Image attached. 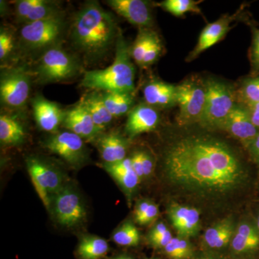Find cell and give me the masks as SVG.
Instances as JSON below:
<instances>
[{"mask_svg":"<svg viewBox=\"0 0 259 259\" xmlns=\"http://www.w3.org/2000/svg\"><path fill=\"white\" fill-rule=\"evenodd\" d=\"M105 259H134L131 255H120L117 256L111 257V258H106Z\"/></svg>","mask_w":259,"mask_h":259,"instance_id":"ee69618b","label":"cell"},{"mask_svg":"<svg viewBox=\"0 0 259 259\" xmlns=\"http://www.w3.org/2000/svg\"><path fill=\"white\" fill-rule=\"evenodd\" d=\"M104 168L117 182L130 200L141 182L133 168L131 158H126L117 163H105Z\"/></svg>","mask_w":259,"mask_h":259,"instance_id":"603a6c76","label":"cell"},{"mask_svg":"<svg viewBox=\"0 0 259 259\" xmlns=\"http://www.w3.org/2000/svg\"><path fill=\"white\" fill-rule=\"evenodd\" d=\"M205 87V107L199 124L204 128L223 130L236 105V95L231 87L218 80H207Z\"/></svg>","mask_w":259,"mask_h":259,"instance_id":"52a82bcc","label":"cell"},{"mask_svg":"<svg viewBox=\"0 0 259 259\" xmlns=\"http://www.w3.org/2000/svg\"><path fill=\"white\" fill-rule=\"evenodd\" d=\"M240 104L245 107L259 102V74L251 75L243 80L238 95Z\"/></svg>","mask_w":259,"mask_h":259,"instance_id":"1f68e13d","label":"cell"},{"mask_svg":"<svg viewBox=\"0 0 259 259\" xmlns=\"http://www.w3.org/2000/svg\"><path fill=\"white\" fill-rule=\"evenodd\" d=\"M191 259H233L228 253H214V252L197 250Z\"/></svg>","mask_w":259,"mask_h":259,"instance_id":"f35d334b","label":"cell"},{"mask_svg":"<svg viewBox=\"0 0 259 259\" xmlns=\"http://www.w3.org/2000/svg\"><path fill=\"white\" fill-rule=\"evenodd\" d=\"M250 259H256V258H250Z\"/></svg>","mask_w":259,"mask_h":259,"instance_id":"7dc6e473","label":"cell"},{"mask_svg":"<svg viewBox=\"0 0 259 259\" xmlns=\"http://www.w3.org/2000/svg\"><path fill=\"white\" fill-rule=\"evenodd\" d=\"M62 125L84 141H95L101 134L86 107L80 101L65 112Z\"/></svg>","mask_w":259,"mask_h":259,"instance_id":"d6986e66","label":"cell"},{"mask_svg":"<svg viewBox=\"0 0 259 259\" xmlns=\"http://www.w3.org/2000/svg\"><path fill=\"white\" fill-rule=\"evenodd\" d=\"M14 11L16 22L22 25L64 14L60 2L52 0H19Z\"/></svg>","mask_w":259,"mask_h":259,"instance_id":"4fadbf2b","label":"cell"},{"mask_svg":"<svg viewBox=\"0 0 259 259\" xmlns=\"http://www.w3.org/2000/svg\"><path fill=\"white\" fill-rule=\"evenodd\" d=\"M32 113L37 127L41 131L54 134L64 121L65 110L56 102L37 95L31 101Z\"/></svg>","mask_w":259,"mask_h":259,"instance_id":"ac0fdd59","label":"cell"},{"mask_svg":"<svg viewBox=\"0 0 259 259\" xmlns=\"http://www.w3.org/2000/svg\"><path fill=\"white\" fill-rule=\"evenodd\" d=\"M81 71L79 58L59 46L40 56L32 74L37 83L48 84L69 81L76 77Z\"/></svg>","mask_w":259,"mask_h":259,"instance_id":"5b68a950","label":"cell"},{"mask_svg":"<svg viewBox=\"0 0 259 259\" xmlns=\"http://www.w3.org/2000/svg\"><path fill=\"white\" fill-rule=\"evenodd\" d=\"M172 190L199 205L218 207L246 188L250 174L230 145L210 135L189 134L175 140L162 160Z\"/></svg>","mask_w":259,"mask_h":259,"instance_id":"6da1fadb","label":"cell"},{"mask_svg":"<svg viewBox=\"0 0 259 259\" xmlns=\"http://www.w3.org/2000/svg\"><path fill=\"white\" fill-rule=\"evenodd\" d=\"M95 141L105 163H117L127 158L128 140L118 131L102 133Z\"/></svg>","mask_w":259,"mask_h":259,"instance_id":"44dd1931","label":"cell"},{"mask_svg":"<svg viewBox=\"0 0 259 259\" xmlns=\"http://www.w3.org/2000/svg\"><path fill=\"white\" fill-rule=\"evenodd\" d=\"M162 51V44L159 36L156 37L144 56L141 67H147L156 63L159 59Z\"/></svg>","mask_w":259,"mask_h":259,"instance_id":"d590c367","label":"cell"},{"mask_svg":"<svg viewBox=\"0 0 259 259\" xmlns=\"http://www.w3.org/2000/svg\"><path fill=\"white\" fill-rule=\"evenodd\" d=\"M102 95L105 106L114 118L128 115L134 107L133 94L102 92Z\"/></svg>","mask_w":259,"mask_h":259,"instance_id":"4316f807","label":"cell"},{"mask_svg":"<svg viewBox=\"0 0 259 259\" xmlns=\"http://www.w3.org/2000/svg\"><path fill=\"white\" fill-rule=\"evenodd\" d=\"M120 29L110 12L97 1H88L75 13L68 31L74 50L85 62L95 64L115 49Z\"/></svg>","mask_w":259,"mask_h":259,"instance_id":"7a4b0ae2","label":"cell"},{"mask_svg":"<svg viewBox=\"0 0 259 259\" xmlns=\"http://www.w3.org/2000/svg\"><path fill=\"white\" fill-rule=\"evenodd\" d=\"M110 246L106 240L97 236H85L81 238L76 254L79 259H102L106 256Z\"/></svg>","mask_w":259,"mask_h":259,"instance_id":"83f0119b","label":"cell"},{"mask_svg":"<svg viewBox=\"0 0 259 259\" xmlns=\"http://www.w3.org/2000/svg\"><path fill=\"white\" fill-rule=\"evenodd\" d=\"M67 25L64 14L22 25L18 47L29 55L41 56L49 49L61 46Z\"/></svg>","mask_w":259,"mask_h":259,"instance_id":"277c9868","label":"cell"},{"mask_svg":"<svg viewBox=\"0 0 259 259\" xmlns=\"http://www.w3.org/2000/svg\"><path fill=\"white\" fill-rule=\"evenodd\" d=\"M252 32L251 45H250L248 58H249L251 75L259 74V28L255 25H250Z\"/></svg>","mask_w":259,"mask_h":259,"instance_id":"e575fe53","label":"cell"},{"mask_svg":"<svg viewBox=\"0 0 259 259\" xmlns=\"http://www.w3.org/2000/svg\"><path fill=\"white\" fill-rule=\"evenodd\" d=\"M246 150L252 161L259 166V134Z\"/></svg>","mask_w":259,"mask_h":259,"instance_id":"60d3db41","label":"cell"},{"mask_svg":"<svg viewBox=\"0 0 259 259\" xmlns=\"http://www.w3.org/2000/svg\"><path fill=\"white\" fill-rule=\"evenodd\" d=\"M18 47L15 32L9 28L0 29V62L2 68L6 67L11 62Z\"/></svg>","mask_w":259,"mask_h":259,"instance_id":"4dcf8cb0","label":"cell"},{"mask_svg":"<svg viewBox=\"0 0 259 259\" xmlns=\"http://www.w3.org/2000/svg\"><path fill=\"white\" fill-rule=\"evenodd\" d=\"M167 212L178 236L190 239L198 234L200 230L201 214L197 207L173 202L168 206Z\"/></svg>","mask_w":259,"mask_h":259,"instance_id":"2e32d148","label":"cell"},{"mask_svg":"<svg viewBox=\"0 0 259 259\" xmlns=\"http://www.w3.org/2000/svg\"><path fill=\"white\" fill-rule=\"evenodd\" d=\"M223 130L241 142L245 149L259 134V130L252 122L248 108L240 103H237L232 110Z\"/></svg>","mask_w":259,"mask_h":259,"instance_id":"5bb4252c","label":"cell"},{"mask_svg":"<svg viewBox=\"0 0 259 259\" xmlns=\"http://www.w3.org/2000/svg\"><path fill=\"white\" fill-rule=\"evenodd\" d=\"M162 251L168 259H191L197 250L190 239L177 236L172 238Z\"/></svg>","mask_w":259,"mask_h":259,"instance_id":"f546056e","label":"cell"},{"mask_svg":"<svg viewBox=\"0 0 259 259\" xmlns=\"http://www.w3.org/2000/svg\"><path fill=\"white\" fill-rule=\"evenodd\" d=\"M79 101L86 107L99 131L101 134L105 133L111 125L114 117L105 106L102 92L92 90L83 95Z\"/></svg>","mask_w":259,"mask_h":259,"instance_id":"d4e9b609","label":"cell"},{"mask_svg":"<svg viewBox=\"0 0 259 259\" xmlns=\"http://www.w3.org/2000/svg\"><path fill=\"white\" fill-rule=\"evenodd\" d=\"M158 34L151 28H140L136 40L130 47L131 58L139 66H142L144 56Z\"/></svg>","mask_w":259,"mask_h":259,"instance_id":"f1b7e54d","label":"cell"},{"mask_svg":"<svg viewBox=\"0 0 259 259\" xmlns=\"http://www.w3.org/2000/svg\"><path fill=\"white\" fill-rule=\"evenodd\" d=\"M205 83L186 80L176 86V105L180 111L177 122L181 125L199 123L206 102Z\"/></svg>","mask_w":259,"mask_h":259,"instance_id":"ba28073f","label":"cell"},{"mask_svg":"<svg viewBox=\"0 0 259 259\" xmlns=\"http://www.w3.org/2000/svg\"><path fill=\"white\" fill-rule=\"evenodd\" d=\"M0 100L2 106L10 111H20L30 97L32 71L26 65L1 68Z\"/></svg>","mask_w":259,"mask_h":259,"instance_id":"8992f818","label":"cell"},{"mask_svg":"<svg viewBox=\"0 0 259 259\" xmlns=\"http://www.w3.org/2000/svg\"><path fill=\"white\" fill-rule=\"evenodd\" d=\"M169 231V230L168 229V228H167L164 223L162 222L156 223L152 229H151V231L148 233V241L164 236L165 234H166Z\"/></svg>","mask_w":259,"mask_h":259,"instance_id":"ab89813d","label":"cell"},{"mask_svg":"<svg viewBox=\"0 0 259 259\" xmlns=\"http://www.w3.org/2000/svg\"><path fill=\"white\" fill-rule=\"evenodd\" d=\"M158 214H159L158 206L154 202H151L144 214L139 219L136 220V222L139 223L141 226H146V225L154 222L157 219Z\"/></svg>","mask_w":259,"mask_h":259,"instance_id":"8d00e7d4","label":"cell"},{"mask_svg":"<svg viewBox=\"0 0 259 259\" xmlns=\"http://www.w3.org/2000/svg\"><path fill=\"white\" fill-rule=\"evenodd\" d=\"M140 158H141V164H142L143 171L145 178L151 176L154 168V162L153 158L150 153L144 151H139Z\"/></svg>","mask_w":259,"mask_h":259,"instance_id":"74e56055","label":"cell"},{"mask_svg":"<svg viewBox=\"0 0 259 259\" xmlns=\"http://www.w3.org/2000/svg\"><path fill=\"white\" fill-rule=\"evenodd\" d=\"M29 175L37 194L47 209H51V198L65 187L60 172L42 158L30 156L26 159Z\"/></svg>","mask_w":259,"mask_h":259,"instance_id":"9c48e42d","label":"cell"},{"mask_svg":"<svg viewBox=\"0 0 259 259\" xmlns=\"http://www.w3.org/2000/svg\"><path fill=\"white\" fill-rule=\"evenodd\" d=\"M106 4L128 23L140 28H151V6L144 0H107Z\"/></svg>","mask_w":259,"mask_h":259,"instance_id":"9a60e30c","label":"cell"},{"mask_svg":"<svg viewBox=\"0 0 259 259\" xmlns=\"http://www.w3.org/2000/svg\"><path fill=\"white\" fill-rule=\"evenodd\" d=\"M145 102L155 107H170L176 105V86L158 80H153L145 85Z\"/></svg>","mask_w":259,"mask_h":259,"instance_id":"cb8c5ba5","label":"cell"},{"mask_svg":"<svg viewBox=\"0 0 259 259\" xmlns=\"http://www.w3.org/2000/svg\"><path fill=\"white\" fill-rule=\"evenodd\" d=\"M236 226L234 220L231 218H225L212 225L202 236L200 250L228 254Z\"/></svg>","mask_w":259,"mask_h":259,"instance_id":"e0dca14e","label":"cell"},{"mask_svg":"<svg viewBox=\"0 0 259 259\" xmlns=\"http://www.w3.org/2000/svg\"><path fill=\"white\" fill-rule=\"evenodd\" d=\"M44 146L74 168L83 166L89 159L84 140L69 131L51 134L44 140Z\"/></svg>","mask_w":259,"mask_h":259,"instance_id":"30bf717a","label":"cell"},{"mask_svg":"<svg viewBox=\"0 0 259 259\" xmlns=\"http://www.w3.org/2000/svg\"><path fill=\"white\" fill-rule=\"evenodd\" d=\"M112 239L121 246L136 247L139 244L141 236L136 226L128 221L119 227L114 233Z\"/></svg>","mask_w":259,"mask_h":259,"instance_id":"d6a6232c","label":"cell"},{"mask_svg":"<svg viewBox=\"0 0 259 259\" xmlns=\"http://www.w3.org/2000/svg\"><path fill=\"white\" fill-rule=\"evenodd\" d=\"M258 252L259 231L255 221L244 220L237 225L228 254L233 259H250Z\"/></svg>","mask_w":259,"mask_h":259,"instance_id":"7c38bea8","label":"cell"},{"mask_svg":"<svg viewBox=\"0 0 259 259\" xmlns=\"http://www.w3.org/2000/svg\"><path fill=\"white\" fill-rule=\"evenodd\" d=\"M159 122L160 114L157 109L146 102L140 103L134 106L127 115L125 134L130 139H134L144 133L154 131Z\"/></svg>","mask_w":259,"mask_h":259,"instance_id":"ffe728a7","label":"cell"},{"mask_svg":"<svg viewBox=\"0 0 259 259\" xmlns=\"http://www.w3.org/2000/svg\"><path fill=\"white\" fill-rule=\"evenodd\" d=\"M26 139V130L20 117L15 114L0 115V142L4 146H18Z\"/></svg>","mask_w":259,"mask_h":259,"instance_id":"484cf974","label":"cell"},{"mask_svg":"<svg viewBox=\"0 0 259 259\" xmlns=\"http://www.w3.org/2000/svg\"><path fill=\"white\" fill-rule=\"evenodd\" d=\"M113 63L104 69L86 71L81 86L99 92L134 93L136 69L130 47L120 29L115 45Z\"/></svg>","mask_w":259,"mask_h":259,"instance_id":"3957f363","label":"cell"},{"mask_svg":"<svg viewBox=\"0 0 259 259\" xmlns=\"http://www.w3.org/2000/svg\"><path fill=\"white\" fill-rule=\"evenodd\" d=\"M234 20V16L224 15L205 26L199 35L197 46L187 57V61L194 60L204 51L222 40L231 30V24Z\"/></svg>","mask_w":259,"mask_h":259,"instance_id":"7402d4cb","label":"cell"},{"mask_svg":"<svg viewBox=\"0 0 259 259\" xmlns=\"http://www.w3.org/2000/svg\"><path fill=\"white\" fill-rule=\"evenodd\" d=\"M255 225H256L257 228H258V230L259 231V211L258 212V214H257L256 219L255 220Z\"/></svg>","mask_w":259,"mask_h":259,"instance_id":"f6af8a7d","label":"cell"},{"mask_svg":"<svg viewBox=\"0 0 259 259\" xmlns=\"http://www.w3.org/2000/svg\"><path fill=\"white\" fill-rule=\"evenodd\" d=\"M61 226L73 228L86 218V209L81 197L72 188L65 187L51 198V207Z\"/></svg>","mask_w":259,"mask_h":259,"instance_id":"8fae6325","label":"cell"},{"mask_svg":"<svg viewBox=\"0 0 259 259\" xmlns=\"http://www.w3.org/2000/svg\"><path fill=\"white\" fill-rule=\"evenodd\" d=\"M253 125L259 130V102L247 107Z\"/></svg>","mask_w":259,"mask_h":259,"instance_id":"7bdbcfd3","label":"cell"},{"mask_svg":"<svg viewBox=\"0 0 259 259\" xmlns=\"http://www.w3.org/2000/svg\"><path fill=\"white\" fill-rule=\"evenodd\" d=\"M199 1L194 0H165L158 6L175 16H182L187 13H201Z\"/></svg>","mask_w":259,"mask_h":259,"instance_id":"836d02e7","label":"cell"},{"mask_svg":"<svg viewBox=\"0 0 259 259\" xmlns=\"http://www.w3.org/2000/svg\"><path fill=\"white\" fill-rule=\"evenodd\" d=\"M131 160L132 162L133 168L137 174L140 180L144 179V171H143L142 164H141V158H140L139 151H135L131 156Z\"/></svg>","mask_w":259,"mask_h":259,"instance_id":"b9f144b4","label":"cell"},{"mask_svg":"<svg viewBox=\"0 0 259 259\" xmlns=\"http://www.w3.org/2000/svg\"><path fill=\"white\" fill-rule=\"evenodd\" d=\"M144 259H158V258H144Z\"/></svg>","mask_w":259,"mask_h":259,"instance_id":"bcb514c9","label":"cell"}]
</instances>
